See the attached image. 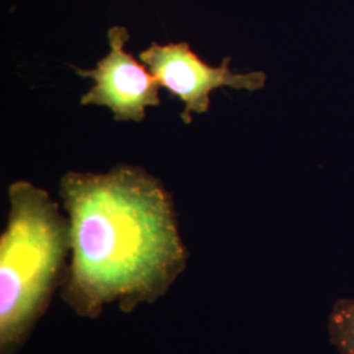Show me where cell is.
Here are the masks:
<instances>
[{"instance_id":"1","label":"cell","mask_w":354,"mask_h":354,"mask_svg":"<svg viewBox=\"0 0 354 354\" xmlns=\"http://www.w3.org/2000/svg\"><path fill=\"white\" fill-rule=\"evenodd\" d=\"M71 260L62 297L79 317L124 313L163 297L187 266L169 193L145 169L67 172L59 184Z\"/></svg>"},{"instance_id":"2","label":"cell","mask_w":354,"mask_h":354,"mask_svg":"<svg viewBox=\"0 0 354 354\" xmlns=\"http://www.w3.org/2000/svg\"><path fill=\"white\" fill-rule=\"evenodd\" d=\"M10 214L0 236V354H15L64 281L68 221L29 181L8 188Z\"/></svg>"},{"instance_id":"3","label":"cell","mask_w":354,"mask_h":354,"mask_svg":"<svg viewBox=\"0 0 354 354\" xmlns=\"http://www.w3.org/2000/svg\"><path fill=\"white\" fill-rule=\"evenodd\" d=\"M140 61L149 67L163 88L185 104L181 120L187 125L192 121V114L209 111L210 93L214 89L230 87L253 92L266 83L263 71L232 73L228 57L218 67L205 64L187 42L167 45L152 42L150 48L140 51Z\"/></svg>"},{"instance_id":"4","label":"cell","mask_w":354,"mask_h":354,"mask_svg":"<svg viewBox=\"0 0 354 354\" xmlns=\"http://www.w3.org/2000/svg\"><path fill=\"white\" fill-rule=\"evenodd\" d=\"M125 26L108 30L109 53L92 70L75 68L77 75L89 77L95 86L82 96V105H102L113 112L115 121L140 122L147 106L160 104L158 79L125 51L129 41Z\"/></svg>"},{"instance_id":"5","label":"cell","mask_w":354,"mask_h":354,"mask_svg":"<svg viewBox=\"0 0 354 354\" xmlns=\"http://www.w3.org/2000/svg\"><path fill=\"white\" fill-rule=\"evenodd\" d=\"M330 344L339 354H354V298L333 304L328 319Z\"/></svg>"}]
</instances>
